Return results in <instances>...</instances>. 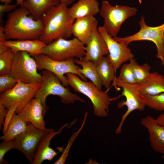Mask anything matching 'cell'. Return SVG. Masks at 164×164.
Segmentation results:
<instances>
[{
  "label": "cell",
  "mask_w": 164,
  "mask_h": 164,
  "mask_svg": "<svg viewBox=\"0 0 164 164\" xmlns=\"http://www.w3.org/2000/svg\"><path fill=\"white\" fill-rule=\"evenodd\" d=\"M156 119L157 123L160 125H164V114H160Z\"/></svg>",
  "instance_id": "36"
},
{
  "label": "cell",
  "mask_w": 164,
  "mask_h": 164,
  "mask_svg": "<svg viewBox=\"0 0 164 164\" xmlns=\"http://www.w3.org/2000/svg\"><path fill=\"white\" fill-rule=\"evenodd\" d=\"M41 73L43 78L41 85L35 97L39 99L41 101L44 115L49 108L46 104V99L49 95L59 96L62 102L65 104L73 103L77 101L86 102L84 100L71 92L67 88L64 87L59 79L52 72L45 69Z\"/></svg>",
  "instance_id": "5"
},
{
  "label": "cell",
  "mask_w": 164,
  "mask_h": 164,
  "mask_svg": "<svg viewBox=\"0 0 164 164\" xmlns=\"http://www.w3.org/2000/svg\"><path fill=\"white\" fill-rule=\"evenodd\" d=\"M0 43H2L6 41L7 39L6 38L5 32L4 27L2 23V19H0Z\"/></svg>",
  "instance_id": "35"
},
{
  "label": "cell",
  "mask_w": 164,
  "mask_h": 164,
  "mask_svg": "<svg viewBox=\"0 0 164 164\" xmlns=\"http://www.w3.org/2000/svg\"><path fill=\"white\" fill-rule=\"evenodd\" d=\"M140 29L135 34L124 37L117 36L113 38L118 43L127 45L135 41L148 40L155 43L156 47V57L160 60L161 65L164 67V23L155 27L147 25L143 15L139 22Z\"/></svg>",
  "instance_id": "7"
},
{
  "label": "cell",
  "mask_w": 164,
  "mask_h": 164,
  "mask_svg": "<svg viewBox=\"0 0 164 164\" xmlns=\"http://www.w3.org/2000/svg\"><path fill=\"white\" fill-rule=\"evenodd\" d=\"M143 95L146 106L157 111H164V93Z\"/></svg>",
  "instance_id": "27"
},
{
  "label": "cell",
  "mask_w": 164,
  "mask_h": 164,
  "mask_svg": "<svg viewBox=\"0 0 164 164\" xmlns=\"http://www.w3.org/2000/svg\"><path fill=\"white\" fill-rule=\"evenodd\" d=\"M13 0H0L2 3L4 4H10Z\"/></svg>",
  "instance_id": "39"
},
{
  "label": "cell",
  "mask_w": 164,
  "mask_h": 164,
  "mask_svg": "<svg viewBox=\"0 0 164 164\" xmlns=\"http://www.w3.org/2000/svg\"><path fill=\"white\" fill-rule=\"evenodd\" d=\"M162 158L164 159V155H163L162 157Z\"/></svg>",
  "instance_id": "41"
},
{
  "label": "cell",
  "mask_w": 164,
  "mask_h": 164,
  "mask_svg": "<svg viewBox=\"0 0 164 164\" xmlns=\"http://www.w3.org/2000/svg\"><path fill=\"white\" fill-rule=\"evenodd\" d=\"M51 128H38L30 122L25 131L14 139L15 149L22 153L32 164L38 145L43 137Z\"/></svg>",
  "instance_id": "12"
},
{
  "label": "cell",
  "mask_w": 164,
  "mask_h": 164,
  "mask_svg": "<svg viewBox=\"0 0 164 164\" xmlns=\"http://www.w3.org/2000/svg\"><path fill=\"white\" fill-rule=\"evenodd\" d=\"M15 149L14 140H2L0 144V164H8L9 162L4 159L5 154L9 151Z\"/></svg>",
  "instance_id": "32"
},
{
  "label": "cell",
  "mask_w": 164,
  "mask_h": 164,
  "mask_svg": "<svg viewBox=\"0 0 164 164\" xmlns=\"http://www.w3.org/2000/svg\"><path fill=\"white\" fill-rule=\"evenodd\" d=\"M41 19L43 30L39 39L46 44L59 38L68 39L72 35V27L75 19L65 5L60 3L52 7Z\"/></svg>",
  "instance_id": "2"
},
{
  "label": "cell",
  "mask_w": 164,
  "mask_h": 164,
  "mask_svg": "<svg viewBox=\"0 0 164 164\" xmlns=\"http://www.w3.org/2000/svg\"><path fill=\"white\" fill-rule=\"evenodd\" d=\"M66 74L69 85L73 90L91 100L94 114L101 117H107L112 101L107 91L99 90L92 82L84 80L76 74L68 73Z\"/></svg>",
  "instance_id": "4"
},
{
  "label": "cell",
  "mask_w": 164,
  "mask_h": 164,
  "mask_svg": "<svg viewBox=\"0 0 164 164\" xmlns=\"http://www.w3.org/2000/svg\"><path fill=\"white\" fill-rule=\"evenodd\" d=\"M74 60L75 63L80 65L82 67L78 69L79 72L90 80L99 90H102L103 85L96 65L91 61H84L75 58H74Z\"/></svg>",
  "instance_id": "25"
},
{
  "label": "cell",
  "mask_w": 164,
  "mask_h": 164,
  "mask_svg": "<svg viewBox=\"0 0 164 164\" xmlns=\"http://www.w3.org/2000/svg\"><path fill=\"white\" fill-rule=\"evenodd\" d=\"M66 124L61 127L57 131L51 128L42 138L38 145L32 164H41L44 161H51L58 154L50 147V142L56 135L60 133L63 128L69 125Z\"/></svg>",
  "instance_id": "17"
},
{
  "label": "cell",
  "mask_w": 164,
  "mask_h": 164,
  "mask_svg": "<svg viewBox=\"0 0 164 164\" xmlns=\"http://www.w3.org/2000/svg\"><path fill=\"white\" fill-rule=\"evenodd\" d=\"M87 114V112H86L82 123V125L79 130L73 134L68 141L67 146L63 150L62 153L59 158L53 163L54 164H64L66 161L68 154L70 149L75 138L77 137L80 132L82 129L85 124Z\"/></svg>",
  "instance_id": "30"
},
{
  "label": "cell",
  "mask_w": 164,
  "mask_h": 164,
  "mask_svg": "<svg viewBox=\"0 0 164 164\" xmlns=\"http://www.w3.org/2000/svg\"><path fill=\"white\" fill-rule=\"evenodd\" d=\"M60 3L63 4L68 6L71 5L74 0H58Z\"/></svg>",
  "instance_id": "38"
},
{
  "label": "cell",
  "mask_w": 164,
  "mask_h": 164,
  "mask_svg": "<svg viewBox=\"0 0 164 164\" xmlns=\"http://www.w3.org/2000/svg\"><path fill=\"white\" fill-rule=\"evenodd\" d=\"M41 83H25L19 80L12 88L2 92L0 104L8 109L5 124L7 125L15 113L18 114L35 97Z\"/></svg>",
  "instance_id": "3"
},
{
  "label": "cell",
  "mask_w": 164,
  "mask_h": 164,
  "mask_svg": "<svg viewBox=\"0 0 164 164\" xmlns=\"http://www.w3.org/2000/svg\"><path fill=\"white\" fill-rule=\"evenodd\" d=\"M32 57L25 51L16 53L10 73L18 80L25 83H41L42 76L38 73L36 63Z\"/></svg>",
  "instance_id": "10"
},
{
  "label": "cell",
  "mask_w": 164,
  "mask_h": 164,
  "mask_svg": "<svg viewBox=\"0 0 164 164\" xmlns=\"http://www.w3.org/2000/svg\"><path fill=\"white\" fill-rule=\"evenodd\" d=\"M8 111V109L3 105L0 104V129H2V126L4 125L5 119Z\"/></svg>",
  "instance_id": "34"
},
{
  "label": "cell",
  "mask_w": 164,
  "mask_h": 164,
  "mask_svg": "<svg viewBox=\"0 0 164 164\" xmlns=\"http://www.w3.org/2000/svg\"><path fill=\"white\" fill-rule=\"evenodd\" d=\"M17 5L16 4H4L0 5V19H2L4 13L12 12L16 9Z\"/></svg>",
  "instance_id": "33"
},
{
  "label": "cell",
  "mask_w": 164,
  "mask_h": 164,
  "mask_svg": "<svg viewBox=\"0 0 164 164\" xmlns=\"http://www.w3.org/2000/svg\"><path fill=\"white\" fill-rule=\"evenodd\" d=\"M4 27L7 40L39 39L43 30L41 19H34L23 6L10 12Z\"/></svg>",
  "instance_id": "1"
},
{
  "label": "cell",
  "mask_w": 164,
  "mask_h": 164,
  "mask_svg": "<svg viewBox=\"0 0 164 164\" xmlns=\"http://www.w3.org/2000/svg\"><path fill=\"white\" fill-rule=\"evenodd\" d=\"M28 126V123L15 113L9 121L5 132L0 139L2 140H14L18 135L25 131Z\"/></svg>",
  "instance_id": "23"
},
{
  "label": "cell",
  "mask_w": 164,
  "mask_h": 164,
  "mask_svg": "<svg viewBox=\"0 0 164 164\" xmlns=\"http://www.w3.org/2000/svg\"><path fill=\"white\" fill-rule=\"evenodd\" d=\"M18 80L10 73L0 76V92H3L9 89L17 84Z\"/></svg>",
  "instance_id": "31"
},
{
  "label": "cell",
  "mask_w": 164,
  "mask_h": 164,
  "mask_svg": "<svg viewBox=\"0 0 164 164\" xmlns=\"http://www.w3.org/2000/svg\"><path fill=\"white\" fill-rule=\"evenodd\" d=\"M85 45V55L80 59L91 61L96 66L104 56L109 54L106 43L98 31L97 26L94 29Z\"/></svg>",
  "instance_id": "14"
},
{
  "label": "cell",
  "mask_w": 164,
  "mask_h": 164,
  "mask_svg": "<svg viewBox=\"0 0 164 164\" xmlns=\"http://www.w3.org/2000/svg\"><path fill=\"white\" fill-rule=\"evenodd\" d=\"M60 3L58 0H26L20 6L27 8L33 18L37 20L41 19L48 10Z\"/></svg>",
  "instance_id": "22"
},
{
  "label": "cell",
  "mask_w": 164,
  "mask_h": 164,
  "mask_svg": "<svg viewBox=\"0 0 164 164\" xmlns=\"http://www.w3.org/2000/svg\"><path fill=\"white\" fill-rule=\"evenodd\" d=\"M85 46L75 37L69 40L60 38L47 44L42 53L56 60L65 61L75 58L80 59L85 55Z\"/></svg>",
  "instance_id": "6"
},
{
  "label": "cell",
  "mask_w": 164,
  "mask_h": 164,
  "mask_svg": "<svg viewBox=\"0 0 164 164\" xmlns=\"http://www.w3.org/2000/svg\"><path fill=\"white\" fill-rule=\"evenodd\" d=\"M15 53L11 49L0 54V75L10 73Z\"/></svg>",
  "instance_id": "28"
},
{
  "label": "cell",
  "mask_w": 164,
  "mask_h": 164,
  "mask_svg": "<svg viewBox=\"0 0 164 164\" xmlns=\"http://www.w3.org/2000/svg\"><path fill=\"white\" fill-rule=\"evenodd\" d=\"M140 93L143 95H155L164 93V75L157 72L150 73L147 79L138 84Z\"/></svg>",
  "instance_id": "21"
},
{
  "label": "cell",
  "mask_w": 164,
  "mask_h": 164,
  "mask_svg": "<svg viewBox=\"0 0 164 164\" xmlns=\"http://www.w3.org/2000/svg\"><path fill=\"white\" fill-rule=\"evenodd\" d=\"M137 9L135 7L117 5L113 6L106 1L102 2L101 16L104 19V27L111 37L117 36L123 23L128 18L135 15Z\"/></svg>",
  "instance_id": "8"
},
{
  "label": "cell",
  "mask_w": 164,
  "mask_h": 164,
  "mask_svg": "<svg viewBox=\"0 0 164 164\" xmlns=\"http://www.w3.org/2000/svg\"><path fill=\"white\" fill-rule=\"evenodd\" d=\"M98 30L106 43L109 51L107 57L116 73L123 63L134 59V55L128 45L115 40L107 33L103 26L99 27Z\"/></svg>",
  "instance_id": "13"
},
{
  "label": "cell",
  "mask_w": 164,
  "mask_h": 164,
  "mask_svg": "<svg viewBox=\"0 0 164 164\" xmlns=\"http://www.w3.org/2000/svg\"><path fill=\"white\" fill-rule=\"evenodd\" d=\"M16 4L18 5H19L20 6L26 0H16Z\"/></svg>",
  "instance_id": "40"
},
{
  "label": "cell",
  "mask_w": 164,
  "mask_h": 164,
  "mask_svg": "<svg viewBox=\"0 0 164 164\" xmlns=\"http://www.w3.org/2000/svg\"><path fill=\"white\" fill-rule=\"evenodd\" d=\"M97 24L98 21L94 16L77 19L72 26V35L86 45L94 29L97 26Z\"/></svg>",
  "instance_id": "18"
},
{
  "label": "cell",
  "mask_w": 164,
  "mask_h": 164,
  "mask_svg": "<svg viewBox=\"0 0 164 164\" xmlns=\"http://www.w3.org/2000/svg\"><path fill=\"white\" fill-rule=\"evenodd\" d=\"M117 77L119 80L125 83L136 84L132 66L130 63L122 65L119 75Z\"/></svg>",
  "instance_id": "29"
},
{
  "label": "cell",
  "mask_w": 164,
  "mask_h": 164,
  "mask_svg": "<svg viewBox=\"0 0 164 164\" xmlns=\"http://www.w3.org/2000/svg\"><path fill=\"white\" fill-rule=\"evenodd\" d=\"M132 68L136 84H141L148 78L150 73L151 67L147 63L139 65L134 59L129 61Z\"/></svg>",
  "instance_id": "26"
},
{
  "label": "cell",
  "mask_w": 164,
  "mask_h": 164,
  "mask_svg": "<svg viewBox=\"0 0 164 164\" xmlns=\"http://www.w3.org/2000/svg\"><path fill=\"white\" fill-rule=\"evenodd\" d=\"M112 85L122 88L121 95L125 97V101H122L118 104V107L121 108L125 106L127 108V110L122 115L121 121L115 131V133L118 134L121 132L123 125L128 116L135 110H144L146 105L143 96L139 91L138 84L127 83L116 77L113 82Z\"/></svg>",
  "instance_id": "9"
},
{
  "label": "cell",
  "mask_w": 164,
  "mask_h": 164,
  "mask_svg": "<svg viewBox=\"0 0 164 164\" xmlns=\"http://www.w3.org/2000/svg\"><path fill=\"white\" fill-rule=\"evenodd\" d=\"M141 123L148 130L152 149L154 151L164 155V125L158 124L156 119L150 116L142 118Z\"/></svg>",
  "instance_id": "15"
},
{
  "label": "cell",
  "mask_w": 164,
  "mask_h": 164,
  "mask_svg": "<svg viewBox=\"0 0 164 164\" xmlns=\"http://www.w3.org/2000/svg\"><path fill=\"white\" fill-rule=\"evenodd\" d=\"M10 49V48L7 46L3 44L0 43V54L5 52Z\"/></svg>",
  "instance_id": "37"
},
{
  "label": "cell",
  "mask_w": 164,
  "mask_h": 164,
  "mask_svg": "<svg viewBox=\"0 0 164 164\" xmlns=\"http://www.w3.org/2000/svg\"><path fill=\"white\" fill-rule=\"evenodd\" d=\"M0 43L7 46L15 53L19 51H25L32 57L42 53V50L47 45L39 39L9 40Z\"/></svg>",
  "instance_id": "19"
},
{
  "label": "cell",
  "mask_w": 164,
  "mask_h": 164,
  "mask_svg": "<svg viewBox=\"0 0 164 164\" xmlns=\"http://www.w3.org/2000/svg\"><path fill=\"white\" fill-rule=\"evenodd\" d=\"M68 11L74 19L92 16L100 12L99 3L96 0H78L70 8Z\"/></svg>",
  "instance_id": "20"
},
{
  "label": "cell",
  "mask_w": 164,
  "mask_h": 164,
  "mask_svg": "<svg viewBox=\"0 0 164 164\" xmlns=\"http://www.w3.org/2000/svg\"><path fill=\"white\" fill-rule=\"evenodd\" d=\"M97 71L103 85L109 88L115 77L114 67L108 57L104 56L96 66Z\"/></svg>",
  "instance_id": "24"
},
{
  "label": "cell",
  "mask_w": 164,
  "mask_h": 164,
  "mask_svg": "<svg viewBox=\"0 0 164 164\" xmlns=\"http://www.w3.org/2000/svg\"><path fill=\"white\" fill-rule=\"evenodd\" d=\"M18 114L25 121L30 123L38 128H46L43 107L38 98L32 99Z\"/></svg>",
  "instance_id": "16"
},
{
  "label": "cell",
  "mask_w": 164,
  "mask_h": 164,
  "mask_svg": "<svg viewBox=\"0 0 164 164\" xmlns=\"http://www.w3.org/2000/svg\"><path fill=\"white\" fill-rule=\"evenodd\" d=\"M37 64L38 70H47L55 74L60 80L62 85L67 87L69 85L67 77L65 74L71 73L78 75L82 80L86 78L78 71L80 68L74 62V58L65 61L53 60L48 56L41 53L33 57Z\"/></svg>",
  "instance_id": "11"
}]
</instances>
